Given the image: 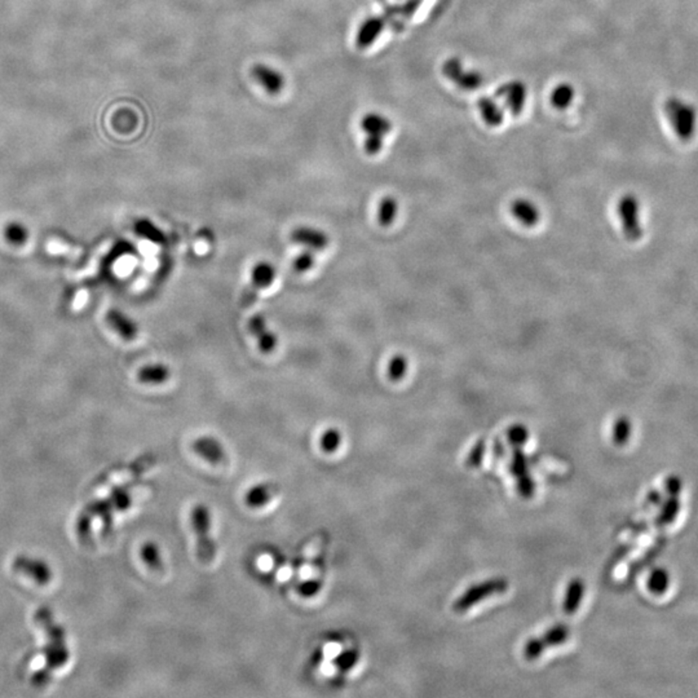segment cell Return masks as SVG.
I'll return each mask as SVG.
<instances>
[{
	"label": "cell",
	"mask_w": 698,
	"mask_h": 698,
	"mask_svg": "<svg viewBox=\"0 0 698 698\" xmlns=\"http://www.w3.org/2000/svg\"><path fill=\"white\" fill-rule=\"evenodd\" d=\"M35 620L44 627L48 635V646L45 649V656H47L45 670L51 673L68 662L69 652L65 644V632L62 627L55 623L48 608L39 609L36 612Z\"/></svg>",
	"instance_id": "6da1fadb"
},
{
	"label": "cell",
	"mask_w": 698,
	"mask_h": 698,
	"mask_svg": "<svg viewBox=\"0 0 698 698\" xmlns=\"http://www.w3.org/2000/svg\"><path fill=\"white\" fill-rule=\"evenodd\" d=\"M664 113L674 131L683 141H690L695 136L697 127V111L693 105L685 103L679 97H670L664 103Z\"/></svg>",
	"instance_id": "7a4b0ae2"
},
{
	"label": "cell",
	"mask_w": 698,
	"mask_h": 698,
	"mask_svg": "<svg viewBox=\"0 0 698 698\" xmlns=\"http://www.w3.org/2000/svg\"><path fill=\"white\" fill-rule=\"evenodd\" d=\"M508 587H510L508 581L506 578H502V577H497V578H490L487 579V581H484V582H480L477 585L471 586L467 591H464L454 601L453 611L455 613H464V612L469 611L471 608H473L475 605L481 603L483 600L489 599L492 596L499 595V594L506 592L508 590Z\"/></svg>",
	"instance_id": "3957f363"
},
{
	"label": "cell",
	"mask_w": 698,
	"mask_h": 698,
	"mask_svg": "<svg viewBox=\"0 0 698 698\" xmlns=\"http://www.w3.org/2000/svg\"><path fill=\"white\" fill-rule=\"evenodd\" d=\"M192 524L197 536V555L199 562L208 565L215 559V545L210 536V512L204 504H198L192 512Z\"/></svg>",
	"instance_id": "277c9868"
},
{
	"label": "cell",
	"mask_w": 698,
	"mask_h": 698,
	"mask_svg": "<svg viewBox=\"0 0 698 698\" xmlns=\"http://www.w3.org/2000/svg\"><path fill=\"white\" fill-rule=\"evenodd\" d=\"M617 213L621 220L622 233L630 242L643 238L644 228L640 222V204L634 194H625L617 204Z\"/></svg>",
	"instance_id": "5b68a950"
},
{
	"label": "cell",
	"mask_w": 698,
	"mask_h": 698,
	"mask_svg": "<svg viewBox=\"0 0 698 698\" xmlns=\"http://www.w3.org/2000/svg\"><path fill=\"white\" fill-rule=\"evenodd\" d=\"M274 278H276V268L271 263L268 262L257 263L251 272L250 286L242 294L241 306L243 308L251 307L255 303L259 292L269 287Z\"/></svg>",
	"instance_id": "8992f818"
},
{
	"label": "cell",
	"mask_w": 698,
	"mask_h": 698,
	"mask_svg": "<svg viewBox=\"0 0 698 698\" xmlns=\"http://www.w3.org/2000/svg\"><path fill=\"white\" fill-rule=\"evenodd\" d=\"M327 543H329V534L326 532H318V533H315V536L309 539L307 545L303 547L301 554H300V559H299L298 562H297V565H295L294 576L297 578L300 579V581L307 578L309 571H311V567H312V564L315 562L317 555L320 554L324 548L327 547Z\"/></svg>",
	"instance_id": "52a82bcc"
},
{
	"label": "cell",
	"mask_w": 698,
	"mask_h": 698,
	"mask_svg": "<svg viewBox=\"0 0 698 698\" xmlns=\"http://www.w3.org/2000/svg\"><path fill=\"white\" fill-rule=\"evenodd\" d=\"M192 448L198 455H201L215 467L227 469L229 466V458L222 443L213 436H202L197 439Z\"/></svg>",
	"instance_id": "ba28073f"
},
{
	"label": "cell",
	"mask_w": 698,
	"mask_h": 698,
	"mask_svg": "<svg viewBox=\"0 0 698 698\" xmlns=\"http://www.w3.org/2000/svg\"><path fill=\"white\" fill-rule=\"evenodd\" d=\"M527 87L520 80H512L501 85L495 96L501 97L512 115H520L527 101Z\"/></svg>",
	"instance_id": "9c48e42d"
},
{
	"label": "cell",
	"mask_w": 698,
	"mask_h": 698,
	"mask_svg": "<svg viewBox=\"0 0 698 698\" xmlns=\"http://www.w3.org/2000/svg\"><path fill=\"white\" fill-rule=\"evenodd\" d=\"M13 569L34 579L35 582L39 585H45L52 578L51 569L45 562L31 559L29 556H24V555H20L15 559Z\"/></svg>",
	"instance_id": "30bf717a"
},
{
	"label": "cell",
	"mask_w": 698,
	"mask_h": 698,
	"mask_svg": "<svg viewBox=\"0 0 698 698\" xmlns=\"http://www.w3.org/2000/svg\"><path fill=\"white\" fill-rule=\"evenodd\" d=\"M325 551H326V548H324L320 554L317 555L315 562L311 567L307 578L300 581V583H299V592L304 597H312V596L317 595L318 591L324 586Z\"/></svg>",
	"instance_id": "8fae6325"
},
{
	"label": "cell",
	"mask_w": 698,
	"mask_h": 698,
	"mask_svg": "<svg viewBox=\"0 0 698 698\" xmlns=\"http://www.w3.org/2000/svg\"><path fill=\"white\" fill-rule=\"evenodd\" d=\"M247 329L248 332H251L254 335L256 341H257V346H259V349L263 352V353H271L274 349H276V346H277V338L274 335V332L268 327L266 325V321H265L264 317L262 315H254L250 320H248V324H247Z\"/></svg>",
	"instance_id": "7c38bea8"
},
{
	"label": "cell",
	"mask_w": 698,
	"mask_h": 698,
	"mask_svg": "<svg viewBox=\"0 0 698 698\" xmlns=\"http://www.w3.org/2000/svg\"><path fill=\"white\" fill-rule=\"evenodd\" d=\"M291 239L297 245H301L313 251H321L329 246V237L326 236V233L312 227L295 228L291 233Z\"/></svg>",
	"instance_id": "4fadbf2b"
},
{
	"label": "cell",
	"mask_w": 698,
	"mask_h": 698,
	"mask_svg": "<svg viewBox=\"0 0 698 698\" xmlns=\"http://www.w3.org/2000/svg\"><path fill=\"white\" fill-rule=\"evenodd\" d=\"M511 215L516 222L527 228H533L541 222L539 208L527 198H518L512 202Z\"/></svg>",
	"instance_id": "5bb4252c"
},
{
	"label": "cell",
	"mask_w": 698,
	"mask_h": 698,
	"mask_svg": "<svg viewBox=\"0 0 698 698\" xmlns=\"http://www.w3.org/2000/svg\"><path fill=\"white\" fill-rule=\"evenodd\" d=\"M252 77L255 78L256 82L263 85L265 91L268 94H280L285 85V79L281 73L276 71L274 69L269 68L266 65H255L252 69Z\"/></svg>",
	"instance_id": "9a60e30c"
},
{
	"label": "cell",
	"mask_w": 698,
	"mask_h": 698,
	"mask_svg": "<svg viewBox=\"0 0 698 698\" xmlns=\"http://www.w3.org/2000/svg\"><path fill=\"white\" fill-rule=\"evenodd\" d=\"M106 321L122 339L129 341L136 338L138 332L137 325L127 315L120 312V309H111L106 315Z\"/></svg>",
	"instance_id": "2e32d148"
},
{
	"label": "cell",
	"mask_w": 698,
	"mask_h": 698,
	"mask_svg": "<svg viewBox=\"0 0 698 698\" xmlns=\"http://www.w3.org/2000/svg\"><path fill=\"white\" fill-rule=\"evenodd\" d=\"M278 493H280V487L277 484L264 483V484H259V485L254 486L252 489H250L247 492L245 501H246L247 506H250L251 508H260V507H264L271 502Z\"/></svg>",
	"instance_id": "e0dca14e"
},
{
	"label": "cell",
	"mask_w": 698,
	"mask_h": 698,
	"mask_svg": "<svg viewBox=\"0 0 698 698\" xmlns=\"http://www.w3.org/2000/svg\"><path fill=\"white\" fill-rule=\"evenodd\" d=\"M585 591H586V586H585L583 579H571L567 586L564 601H562L564 613L571 615L578 611L581 603L583 600V596H585Z\"/></svg>",
	"instance_id": "ac0fdd59"
},
{
	"label": "cell",
	"mask_w": 698,
	"mask_h": 698,
	"mask_svg": "<svg viewBox=\"0 0 698 698\" xmlns=\"http://www.w3.org/2000/svg\"><path fill=\"white\" fill-rule=\"evenodd\" d=\"M384 21L380 17L367 18L364 24L359 26L357 33L358 48H367L378 39V36L383 31Z\"/></svg>",
	"instance_id": "d6986e66"
},
{
	"label": "cell",
	"mask_w": 698,
	"mask_h": 698,
	"mask_svg": "<svg viewBox=\"0 0 698 698\" xmlns=\"http://www.w3.org/2000/svg\"><path fill=\"white\" fill-rule=\"evenodd\" d=\"M361 128L366 134V136L384 137L391 132L392 124L382 114L369 113L361 120Z\"/></svg>",
	"instance_id": "ffe728a7"
},
{
	"label": "cell",
	"mask_w": 698,
	"mask_h": 698,
	"mask_svg": "<svg viewBox=\"0 0 698 698\" xmlns=\"http://www.w3.org/2000/svg\"><path fill=\"white\" fill-rule=\"evenodd\" d=\"M483 120L490 127L501 126L504 120V113L501 106L492 97H481L477 103Z\"/></svg>",
	"instance_id": "44dd1931"
},
{
	"label": "cell",
	"mask_w": 698,
	"mask_h": 698,
	"mask_svg": "<svg viewBox=\"0 0 698 698\" xmlns=\"http://www.w3.org/2000/svg\"><path fill=\"white\" fill-rule=\"evenodd\" d=\"M170 369L163 364L146 365L138 371V380L145 384H162L169 380Z\"/></svg>",
	"instance_id": "7402d4cb"
},
{
	"label": "cell",
	"mask_w": 698,
	"mask_h": 698,
	"mask_svg": "<svg viewBox=\"0 0 698 698\" xmlns=\"http://www.w3.org/2000/svg\"><path fill=\"white\" fill-rule=\"evenodd\" d=\"M399 215V204L394 197H384L378 207V222L383 228L391 227Z\"/></svg>",
	"instance_id": "603a6c76"
},
{
	"label": "cell",
	"mask_w": 698,
	"mask_h": 698,
	"mask_svg": "<svg viewBox=\"0 0 698 698\" xmlns=\"http://www.w3.org/2000/svg\"><path fill=\"white\" fill-rule=\"evenodd\" d=\"M574 96H576V91H574L573 85L571 83L564 82V83H560L555 87L554 91L551 92L550 101L557 111H565L573 104Z\"/></svg>",
	"instance_id": "cb8c5ba5"
},
{
	"label": "cell",
	"mask_w": 698,
	"mask_h": 698,
	"mask_svg": "<svg viewBox=\"0 0 698 698\" xmlns=\"http://www.w3.org/2000/svg\"><path fill=\"white\" fill-rule=\"evenodd\" d=\"M679 510H681V503L678 499V495H669V498L662 502L661 512L657 516V527H664L667 524H671L674 520L676 519Z\"/></svg>",
	"instance_id": "d4e9b609"
},
{
	"label": "cell",
	"mask_w": 698,
	"mask_h": 698,
	"mask_svg": "<svg viewBox=\"0 0 698 698\" xmlns=\"http://www.w3.org/2000/svg\"><path fill=\"white\" fill-rule=\"evenodd\" d=\"M141 559L145 564L157 574L164 573V565H163L162 557L159 555L158 547L153 542H146L141 547Z\"/></svg>",
	"instance_id": "484cf974"
},
{
	"label": "cell",
	"mask_w": 698,
	"mask_h": 698,
	"mask_svg": "<svg viewBox=\"0 0 698 698\" xmlns=\"http://www.w3.org/2000/svg\"><path fill=\"white\" fill-rule=\"evenodd\" d=\"M409 371V361L404 355H394L387 366V374L391 382H401Z\"/></svg>",
	"instance_id": "4316f807"
},
{
	"label": "cell",
	"mask_w": 698,
	"mask_h": 698,
	"mask_svg": "<svg viewBox=\"0 0 698 698\" xmlns=\"http://www.w3.org/2000/svg\"><path fill=\"white\" fill-rule=\"evenodd\" d=\"M571 636V630L567 625L564 623H557L553 626L551 629L546 631L543 634V641H545L546 646L548 647H556V646H562L564 644L568 639Z\"/></svg>",
	"instance_id": "83f0119b"
},
{
	"label": "cell",
	"mask_w": 698,
	"mask_h": 698,
	"mask_svg": "<svg viewBox=\"0 0 698 698\" xmlns=\"http://www.w3.org/2000/svg\"><path fill=\"white\" fill-rule=\"evenodd\" d=\"M632 434V423L627 417H620L613 425V443L618 446H623L629 443Z\"/></svg>",
	"instance_id": "f1b7e54d"
},
{
	"label": "cell",
	"mask_w": 698,
	"mask_h": 698,
	"mask_svg": "<svg viewBox=\"0 0 698 698\" xmlns=\"http://www.w3.org/2000/svg\"><path fill=\"white\" fill-rule=\"evenodd\" d=\"M529 429L528 427L521 425V423H515L512 426L507 428V432H506V437H507V443L511 445L513 449H521L525 443L529 441Z\"/></svg>",
	"instance_id": "f546056e"
},
{
	"label": "cell",
	"mask_w": 698,
	"mask_h": 698,
	"mask_svg": "<svg viewBox=\"0 0 698 698\" xmlns=\"http://www.w3.org/2000/svg\"><path fill=\"white\" fill-rule=\"evenodd\" d=\"M670 585V576L664 568H657L648 578V588L655 594H664Z\"/></svg>",
	"instance_id": "4dcf8cb0"
},
{
	"label": "cell",
	"mask_w": 698,
	"mask_h": 698,
	"mask_svg": "<svg viewBox=\"0 0 698 698\" xmlns=\"http://www.w3.org/2000/svg\"><path fill=\"white\" fill-rule=\"evenodd\" d=\"M484 83V77L481 73L475 70H466L460 74V77L457 79L455 85L460 87L463 91H476L481 85Z\"/></svg>",
	"instance_id": "1f68e13d"
},
{
	"label": "cell",
	"mask_w": 698,
	"mask_h": 698,
	"mask_svg": "<svg viewBox=\"0 0 698 698\" xmlns=\"http://www.w3.org/2000/svg\"><path fill=\"white\" fill-rule=\"evenodd\" d=\"M4 236L9 243H12L15 246H22V245H25L26 241L29 238V232L26 229L24 224L13 222L6 227Z\"/></svg>",
	"instance_id": "d6a6232c"
},
{
	"label": "cell",
	"mask_w": 698,
	"mask_h": 698,
	"mask_svg": "<svg viewBox=\"0 0 698 698\" xmlns=\"http://www.w3.org/2000/svg\"><path fill=\"white\" fill-rule=\"evenodd\" d=\"M510 471L512 476L519 478L525 476L529 473V463L527 455L521 449H513L512 453L511 463H510Z\"/></svg>",
	"instance_id": "836d02e7"
},
{
	"label": "cell",
	"mask_w": 698,
	"mask_h": 698,
	"mask_svg": "<svg viewBox=\"0 0 698 698\" xmlns=\"http://www.w3.org/2000/svg\"><path fill=\"white\" fill-rule=\"evenodd\" d=\"M486 453V443L484 439H480L478 441L473 443L469 453V457L466 460V464L469 469H478L483 462Z\"/></svg>",
	"instance_id": "e575fe53"
},
{
	"label": "cell",
	"mask_w": 698,
	"mask_h": 698,
	"mask_svg": "<svg viewBox=\"0 0 698 698\" xmlns=\"http://www.w3.org/2000/svg\"><path fill=\"white\" fill-rule=\"evenodd\" d=\"M547 646L543 641L542 638H532L529 639L528 641L525 643V646L522 648V655H524V658L527 661H536L539 657L542 656V653L545 652V649Z\"/></svg>",
	"instance_id": "d590c367"
},
{
	"label": "cell",
	"mask_w": 698,
	"mask_h": 698,
	"mask_svg": "<svg viewBox=\"0 0 698 698\" xmlns=\"http://www.w3.org/2000/svg\"><path fill=\"white\" fill-rule=\"evenodd\" d=\"M341 431L336 428H329L321 437V448L325 453H335L341 445Z\"/></svg>",
	"instance_id": "8d00e7d4"
},
{
	"label": "cell",
	"mask_w": 698,
	"mask_h": 698,
	"mask_svg": "<svg viewBox=\"0 0 698 698\" xmlns=\"http://www.w3.org/2000/svg\"><path fill=\"white\" fill-rule=\"evenodd\" d=\"M315 256L313 250L306 248L303 252H300L295 262H294V269L298 273H306L313 268L315 265Z\"/></svg>",
	"instance_id": "74e56055"
},
{
	"label": "cell",
	"mask_w": 698,
	"mask_h": 698,
	"mask_svg": "<svg viewBox=\"0 0 698 698\" xmlns=\"http://www.w3.org/2000/svg\"><path fill=\"white\" fill-rule=\"evenodd\" d=\"M359 653L357 649H348L343 652L341 656L335 660V664L341 671H348L355 664H357Z\"/></svg>",
	"instance_id": "f35d334b"
},
{
	"label": "cell",
	"mask_w": 698,
	"mask_h": 698,
	"mask_svg": "<svg viewBox=\"0 0 698 698\" xmlns=\"http://www.w3.org/2000/svg\"><path fill=\"white\" fill-rule=\"evenodd\" d=\"M463 71H464L463 65H462L460 59H457V57H453V59H449L443 62V74L449 80H452L453 83L457 82V79L460 77V74Z\"/></svg>",
	"instance_id": "ab89813d"
},
{
	"label": "cell",
	"mask_w": 698,
	"mask_h": 698,
	"mask_svg": "<svg viewBox=\"0 0 698 698\" xmlns=\"http://www.w3.org/2000/svg\"><path fill=\"white\" fill-rule=\"evenodd\" d=\"M516 486H518V490H519V494L522 497V498H532L534 493H536V484H534V480L532 478L530 475H525V476L519 477L516 478Z\"/></svg>",
	"instance_id": "60d3db41"
},
{
	"label": "cell",
	"mask_w": 698,
	"mask_h": 698,
	"mask_svg": "<svg viewBox=\"0 0 698 698\" xmlns=\"http://www.w3.org/2000/svg\"><path fill=\"white\" fill-rule=\"evenodd\" d=\"M137 233L143 237H146L149 239H158V237L161 236L157 228H154L153 225L149 222H138L136 224Z\"/></svg>",
	"instance_id": "b9f144b4"
},
{
	"label": "cell",
	"mask_w": 698,
	"mask_h": 698,
	"mask_svg": "<svg viewBox=\"0 0 698 698\" xmlns=\"http://www.w3.org/2000/svg\"><path fill=\"white\" fill-rule=\"evenodd\" d=\"M384 137L379 136H369L367 135L366 140H365V150L369 155H376L378 153H380L382 148H383Z\"/></svg>",
	"instance_id": "7bdbcfd3"
},
{
	"label": "cell",
	"mask_w": 698,
	"mask_h": 698,
	"mask_svg": "<svg viewBox=\"0 0 698 698\" xmlns=\"http://www.w3.org/2000/svg\"><path fill=\"white\" fill-rule=\"evenodd\" d=\"M666 490L669 495H679L681 490V481L679 477L670 476L666 480Z\"/></svg>",
	"instance_id": "ee69618b"
},
{
	"label": "cell",
	"mask_w": 698,
	"mask_h": 698,
	"mask_svg": "<svg viewBox=\"0 0 698 698\" xmlns=\"http://www.w3.org/2000/svg\"><path fill=\"white\" fill-rule=\"evenodd\" d=\"M504 445H503L502 441L499 439H495V441L493 443V455L494 458L497 460H501L504 457Z\"/></svg>",
	"instance_id": "f6af8a7d"
},
{
	"label": "cell",
	"mask_w": 698,
	"mask_h": 698,
	"mask_svg": "<svg viewBox=\"0 0 698 698\" xmlns=\"http://www.w3.org/2000/svg\"><path fill=\"white\" fill-rule=\"evenodd\" d=\"M648 499H649V502L652 503V504H660V503H662V495L658 493L657 490H652L649 493Z\"/></svg>",
	"instance_id": "bcb514c9"
}]
</instances>
